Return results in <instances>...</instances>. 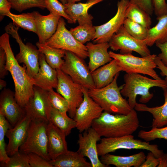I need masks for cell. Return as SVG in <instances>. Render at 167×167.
<instances>
[{
  "label": "cell",
  "instance_id": "25",
  "mask_svg": "<svg viewBox=\"0 0 167 167\" xmlns=\"http://www.w3.org/2000/svg\"><path fill=\"white\" fill-rule=\"evenodd\" d=\"M146 157L143 152L128 156H120L109 153L101 156L100 160L107 167L113 165L117 167H140L145 161Z\"/></svg>",
  "mask_w": 167,
  "mask_h": 167
},
{
  "label": "cell",
  "instance_id": "41",
  "mask_svg": "<svg viewBox=\"0 0 167 167\" xmlns=\"http://www.w3.org/2000/svg\"><path fill=\"white\" fill-rule=\"evenodd\" d=\"M27 154L30 167H53L49 161L37 154L30 152Z\"/></svg>",
  "mask_w": 167,
  "mask_h": 167
},
{
  "label": "cell",
  "instance_id": "37",
  "mask_svg": "<svg viewBox=\"0 0 167 167\" xmlns=\"http://www.w3.org/2000/svg\"><path fill=\"white\" fill-rule=\"evenodd\" d=\"M48 93L52 107L63 114L67 115L69 106L67 100L60 94L54 91L53 89L49 91Z\"/></svg>",
  "mask_w": 167,
  "mask_h": 167
},
{
  "label": "cell",
  "instance_id": "28",
  "mask_svg": "<svg viewBox=\"0 0 167 167\" xmlns=\"http://www.w3.org/2000/svg\"><path fill=\"white\" fill-rule=\"evenodd\" d=\"M157 24L148 29L146 38L143 41L148 46L156 42L163 43L167 41V15L156 19Z\"/></svg>",
  "mask_w": 167,
  "mask_h": 167
},
{
  "label": "cell",
  "instance_id": "44",
  "mask_svg": "<svg viewBox=\"0 0 167 167\" xmlns=\"http://www.w3.org/2000/svg\"><path fill=\"white\" fill-rule=\"evenodd\" d=\"M159 163V158L156 157L152 152L150 151L146 156L145 161L140 167H156L158 166Z\"/></svg>",
  "mask_w": 167,
  "mask_h": 167
},
{
  "label": "cell",
  "instance_id": "15",
  "mask_svg": "<svg viewBox=\"0 0 167 167\" xmlns=\"http://www.w3.org/2000/svg\"><path fill=\"white\" fill-rule=\"evenodd\" d=\"M130 0L118 1L117 10L115 15L106 23L99 26H94L95 35L92 40L95 43L109 42L114 34L123 25L126 18V10Z\"/></svg>",
  "mask_w": 167,
  "mask_h": 167
},
{
  "label": "cell",
  "instance_id": "29",
  "mask_svg": "<svg viewBox=\"0 0 167 167\" xmlns=\"http://www.w3.org/2000/svg\"><path fill=\"white\" fill-rule=\"evenodd\" d=\"M36 45L40 53L44 54L46 62L50 66L56 70L61 69L64 62L62 58L65 56V50L38 42L36 43Z\"/></svg>",
  "mask_w": 167,
  "mask_h": 167
},
{
  "label": "cell",
  "instance_id": "12",
  "mask_svg": "<svg viewBox=\"0 0 167 167\" xmlns=\"http://www.w3.org/2000/svg\"><path fill=\"white\" fill-rule=\"evenodd\" d=\"M109 43L112 50H119L121 54H132L134 51L142 57L151 54L148 46L144 41L136 39L131 35L123 25L113 35Z\"/></svg>",
  "mask_w": 167,
  "mask_h": 167
},
{
  "label": "cell",
  "instance_id": "45",
  "mask_svg": "<svg viewBox=\"0 0 167 167\" xmlns=\"http://www.w3.org/2000/svg\"><path fill=\"white\" fill-rule=\"evenodd\" d=\"M6 56L3 49L0 48V78L3 79L6 75L8 71L6 68Z\"/></svg>",
  "mask_w": 167,
  "mask_h": 167
},
{
  "label": "cell",
  "instance_id": "31",
  "mask_svg": "<svg viewBox=\"0 0 167 167\" xmlns=\"http://www.w3.org/2000/svg\"><path fill=\"white\" fill-rule=\"evenodd\" d=\"M126 17L148 29L151 28L152 22L150 15L134 4L129 2Z\"/></svg>",
  "mask_w": 167,
  "mask_h": 167
},
{
  "label": "cell",
  "instance_id": "38",
  "mask_svg": "<svg viewBox=\"0 0 167 167\" xmlns=\"http://www.w3.org/2000/svg\"><path fill=\"white\" fill-rule=\"evenodd\" d=\"M138 136L146 142H149L157 139L167 140V126L160 128H152L150 131H140Z\"/></svg>",
  "mask_w": 167,
  "mask_h": 167
},
{
  "label": "cell",
  "instance_id": "20",
  "mask_svg": "<svg viewBox=\"0 0 167 167\" xmlns=\"http://www.w3.org/2000/svg\"><path fill=\"white\" fill-rule=\"evenodd\" d=\"M39 61V70L32 78L34 85L48 91L53 88L56 89L58 83L57 70L48 64L44 54L41 53Z\"/></svg>",
  "mask_w": 167,
  "mask_h": 167
},
{
  "label": "cell",
  "instance_id": "42",
  "mask_svg": "<svg viewBox=\"0 0 167 167\" xmlns=\"http://www.w3.org/2000/svg\"><path fill=\"white\" fill-rule=\"evenodd\" d=\"M151 1L156 19L167 15V3L165 0H151Z\"/></svg>",
  "mask_w": 167,
  "mask_h": 167
},
{
  "label": "cell",
  "instance_id": "18",
  "mask_svg": "<svg viewBox=\"0 0 167 167\" xmlns=\"http://www.w3.org/2000/svg\"><path fill=\"white\" fill-rule=\"evenodd\" d=\"M31 121V119L26 115L13 128L11 127L7 131L6 136L9 141L6 150L9 156H12L18 152L24 142Z\"/></svg>",
  "mask_w": 167,
  "mask_h": 167
},
{
  "label": "cell",
  "instance_id": "36",
  "mask_svg": "<svg viewBox=\"0 0 167 167\" xmlns=\"http://www.w3.org/2000/svg\"><path fill=\"white\" fill-rule=\"evenodd\" d=\"M11 8L21 12L25 10L37 7L41 9L46 8L45 0H8Z\"/></svg>",
  "mask_w": 167,
  "mask_h": 167
},
{
  "label": "cell",
  "instance_id": "49",
  "mask_svg": "<svg viewBox=\"0 0 167 167\" xmlns=\"http://www.w3.org/2000/svg\"><path fill=\"white\" fill-rule=\"evenodd\" d=\"M159 159L158 167H167V154L165 153Z\"/></svg>",
  "mask_w": 167,
  "mask_h": 167
},
{
  "label": "cell",
  "instance_id": "17",
  "mask_svg": "<svg viewBox=\"0 0 167 167\" xmlns=\"http://www.w3.org/2000/svg\"><path fill=\"white\" fill-rule=\"evenodd\" d=\"M0 113L5 117L12 127L26 115L24 108L15 99V92L9 89L4 88L1 92Z\"/></svg>",
  "mask_w": 167,
  "mask_h": 167
},
{
  "label": "cell",
  "instance_id": "50",
  "mask_svg": "<svg viewBox=\"0 0 167 167\" xmlns=\"http://www.w3.org/2000/svg\"><path fill=\"white\" fill-rule=\"evenodd\" d=\"M6 81L2 79H0V89L2 90L5 88L6 86Z\"/></svg>",
  "mask_w": 167,
  "mask_h": 167
},
{
  "label": "cell",
  "instance_id": "9",
  "mask_svg": "<svg viewBox=\"0 0 167 167\" xmlns=\"http://www.w3.org/2000/svg\"><path fill=\"white\" fill-rule=\"evenodd\" d=\"M64 63L61 70L75 82L90 89L96 88L91 72L84 59L75 54L66 51Z\"/></svg>",
  "mask_w": 167,
  "mask_h": 167
},
{
  "label": "cell",
  "instance_id": "24",
  "mask_svg": "<svg viewBox=\"0 0 167 167\" xmlns=\"http://www.w3.org/2000/svg\"><path fill=\"white\" fill-rule=\"evenodd\" d=\"M122 71L121 67L114 59L95 70L91 73L96 88H101L109 85L115 75Z\"/></svg>",
  "mask_w": 167,
  "mask_h": 167
},
{
  "label": "cell",
  "instance_id": "2",
  "mask_svg": "<svg viewBox=\"0 0 167 167\" xmlns=\"http://www.w3.org/2000/svg\"><path fill=\"white\" fill-rule=\"evenodd\" d=\"M139 121L136 110L133 109L126 115L104 111L93 121L92 127L101 136L115 138L132 135L138 129Z\"/></svg>",
  "mask_w": 167,
  "mask_h": 167
},
{
  "label": "cell",
  "instance_id": "19",
  "mask_svg": "<svg viewBox=\"0 0 167 167\" xmlns=\"http://www.w3.org/2000/svg\"><path fill=\"white\" fill-rule=\"evenodd\" d=\"M32 12L35 21L38 42L45 44L55 32L59 20L61 17L53 13L44 15L37 11Z\"/></svg>",
  "mask_w": 167,
  "mask_h": 167
},
{
  "label": "cell",
  "instance_id": "34",
  "mask_svg": "<svg viewBox=\"0 0 167 167\" xmlns=\"http://www.w3.org/2000/svg\"><path fill=\"white\" fill-rule=\"evenodd\" d=\"M11 127L5 117L0 113V161L1 163H6L10 158L6 153L4 139L7 131Z\"/></svg>",
  "mask_w": 167,
  "mask_h": 167
},
{
  "label": "cell",
  "instance_id": "10",
  "mask_svg": "<svg viewBox=\"0 0 167 167\" xmlns=\"http://www.w3.org/2000/svg\"><path fill=\"white\" fill-rule=\"evenodd\" d=\"M45 44L55 48L71 52L83 59L88 57L86 46L74 38L66 28L65 20L61 17L55 32Z\"/></svg>",
  "mask_w": 167,
  "mask_h": 167
},
{
  "label": "cell",
  "instance_id": "47",
  "mask_svg": "<svg viewBox=\"0 0 167 167\" xmlns=\"http://www.w3.org/2000/svg\"><path fill=\"white\" fill-rule=\"evenodd\" d=\"M11 6L8 0H0V20H2L6 15L10 12Z\"/></svg>",
  "mask_w": 167,
  "mask_h": 167
},
{
  "label": "cell",
  "instance_id": "46",
  "mask_svg": "<svg viewBox=\"0 0 167 167\" xmlns=\"http://www.w3.org/2000/svg\"><path fill=\"white\" fill-rule=\"evenodd\" d=\"M156 45L161 51L157 57L167 67V41L163 43L156 42Z\"/></svg>",
  "mask_w": 167,
  "mask_h": 167
},
{
  "label": "cell",
  "instance_id": "30",
  "mask_svg": "<svg viewBox=\"0 0 167 167\" xmlns=\"http://www.w3.org/2000/svg\"><path fill=\"white\" fill-rule=\"evenodd\" d=\"M49 122L60 129L66 136L71 133L72 129L76 128V122L73 118L63 114L52 107Z\"/></svg>",
  "mask_w": 167,
  "mask_h": 167
},
{
  "label": "cell",
  "instance_id": "1",
  "mask_svg": "<svg viewBox=\"0 0 167 167\" xmlns=\"http://www.w3.org/2000/svg\"><path fill=\"white\" fill-rule=\"evenodd\" d=\"M0 48L3 49L6 53V68L14 82L15 99L24 108L34 94L32 79L27 74L25 65L21 66L14 56L10 44L9 35L6 32L0 36Z\"/></svg>",
  "mask_w": 167,
  "mask_h": 167
},
{
  "label": "cell",
  "instance_id": "22",
  "mask_svg": "<svg viewBox=\"0 0 167 167\" xmlns=\"http://www.w3.org/2000/svg\"><path fill=\"white\" fill-rule=\"evenodd\" d=\"M86 46L89 59L88 67L91 73L112 60L108 51L110 47L108 42L97 43L89 42Z\"/></svg>",
  "mask_w": 167,
  "mask_h": 167
},
{
  "label": "cell",
  "instance_id": "5",
  "mask_svg": "<svg viewBox=\"0 0 167 167\" xmlns=\"http://www.w3.org/2000/svg\"><path fill=\"white\" fill-rule=\"evenodd\" d=\"M137 149L147 150L152 152L155 156L161 157L164 154L155 144H150L149 142L135 139L132 135L115 138L104 137L97 144L99 156L113 152L119 149Z\"/></svg>",
  "mask_w": 167,
  "mask_h": 167
},
{
  "label": "cell",
  "instance_id": "48",
  "mask_svg": "<svg viewBox=\"0 0 167 167\" xmlns=\"http://www.w3.org/2000/svg\"><path fill=\"white\" fill-rule=\"evenodd\" d=\"M155 62L157 65V67L161 71V75L162 76H166L165 80L167 82V67L163 64L157 56L155 58Z\"/></svg>",
  "mask_w": 167,
  "mask_h": 167
},
{
  "label": "cell",
  "instance_id": "14",
  "mask_svg": "<svg viewBox=\"0 0 167 167\" xmlns=\"http://www.w3.org/2000/svg\"><path fill=\"white\" fill-rule=\"evenodd\" d=\"M33 90V96L24 107L26 115L32 120L48 123L52 108L48 91L34 85Z\"/></svg>",
  "mask_w": 167,
  "mask_h": 167
},
{
  "label": "cell",
  "instance_id": "33",
  "mask_svg": "<svg viewBox=\"0 0 167 167\" xmlns=\"http://www.w3.org/2000/svg\"><path fill=\"white\" fill-rule=\"evenodd\" d=\"M74 38L80 43L84 44L93 39L96 29L92 24L79 25L70 30Z\"/></svg>",
  "mask_w": 167,
  "mask_h": 167
},
{
  "label": "cell",
  "instance_id": "43",
  "mask_svg": "<svg viewBox=\"0 0 167 167\" xmlns=\"http://www.w3.org/2000/svg\"><path fill=\"white\" fill-rule=\"evenodd\" d=\"M130 2L136 5L150 15L154 12L151 0H130Z\"/></svg>",
  "mask_w": 167,
  "mask_h": 167
},
{
  "label": "cell",
  "instance_id": "6",
  "mask_svg": "<svg viewBox=\"0 0 167 167\" xmlns=\"http://www.w3.org/2000/svg\"><path fill=\"white\" fill-rule=\"evenodd\" d=\"M109 53L110 57L121 67L122 71L126 73L147 75L154 79H161L154 70L157 67L155 62L156 55L139 57L131 54H117L111 51Z\"/></svg>",
  "mask_w": 167,
  "mask_h": 167
},
{
  "label": "cell",
  "instance_id": "13",
  "mask_svg": "<svg viewBox=\"0 0 167 167\" xmlns=\"http://www.w3.org/2000/svg\"><path fill=\"white\" fill-rule=\"evenodd\" d=\"M88 90L83 87V100L77 109L73 118L76 122V128L80 133L91 127L94 120L99 118L104 111L89 96Z\"/></svg>",
  "mask_w": 167,
  "mask_h": 167
},
{
  "label": "cell",
  "instance_id": "4",
  "mask_svg": "<svg viewBox=\"0 0 167 167\" xmlns=\"http://www.w3.org/2000/svg\"><path fill=\"white\" fill-rule=\"evenodd\" d=\"M119 75L118 73L111 83L101 88L88 90L89 96L96 102L104 111L110 113L126 115L133 109L127 101L124 98L121 93L122 85L118 87L117 80Z\"/></svg>",
  "mask_w": 167,
  "mask_h": 167
},
{
  "label": "cell",
  "instance_id": "26",
  "mask_svg": "<svg viewBox=\"0 0 167 167\" xmlns=\"http://www.w3.org/2000/svg\"><path fill=\"white\" fill-rule=\"evenodd\" d=\"M163 90L165 102L162 105L150 107L144 104L137 103L134 108L136 111L148 112L152 115V128H160L167 125V88Z\"/></svg>",
  "mask_w": 167,
  "mask_h": 167
},
{
  "label": "cell",
  "instance_id": "11",
  "mask_svg": "<svg viewBox=\"0 0 167 167\" xmlns=\"http://www.w3.org/2000/svg\"><path fill=\"white\" fill-rule=\"evenodd\" d=\"M58 80L57 92L68 102L69 116L73 118L77 108L84 99L83 86L74 81L61 69H57Z\"/></svg>",
  "mask_w": 167,
  "mask_h": 167
},
{
  "label": "cell",
  "instance_id": "39",
  "mask_svg": "<svg viewBox=\"0 0 167 167\" xmlns=\"http://www.w3.org/2000/svg\"><path fill=\"white\" fill-rule=\"evenodd\" d=\"M0 166L4 167H30L27 154L19 150L10 156L6 163H1Z\"/></svg>",
  "mask_w": 167,
  "mask_h": 167
},
{
  "label": "cell",
  "instance_id": "40",
  "mask_svg": "<svg viewBox=\"0 0 167 167\" xmlns=\"http://www.w3.org/2000/svg\"><path fill=\"white\" fill-rule=\"evenodd\" d=\"M46 8L50 13L56 14L65 19L69 24H74V21L66 11L64 4L58 0H45Z\"/></svg>",
  "mask_w": 167,
  "mask_h": 167
},
{
  "label": "cell",
  "instance_id": "8",
  "mask_svg": "<svg viewBox=\"0 0 167 167\" xmlns=\"http://www.w3.org/2000/svg\"><path fill=\"white\" fill-rule=\"evenodd\" d=\"M48 123L32 120L27 138L19 150L26 154L30 152L37 154L47 160L50 161L47 153V126Z\"/></svg>",
  "mask_w": 167,
  "mask_h": 167
},
{
  "label": "cell",
  "instance_id": "23",
  "mask_svg": "<svg viewBox=\"0 0 167 167\" xmlns=\"http://www.w3.org/2000/svg\"><path fill=\"white\" fill-rule=\"evenodd\" d=\"M106 0H88L85 3H67L64 4L67 14L72 19L74 23L79 24H92L93 18L89 14L88 11L93 5Z\"/></svg>",
  "mask_w": 167,
  "mask_h": 167
},
{
  "label": "cell",
  "instance_id": "27",
  "mask_svg": "<svg viewBox=\"0 0 167 167\" xmlns=\"http://www.w3.org/2000/svg\"><path fill=\"white\" fill-rule=\"evenodd\" d=\"M49 162L53 167H92L91 163L77 151L68 150Z\"/></svg>",
  "mask_w": 167,
  "mask_h": 167
},
{
  "label": "cell",
  "instance_id": "32",
  "mask_svg": "<svg viewBox=\"0 0 167 167\" xmlns=\"http://www.w3.org/2000/svg\"><path fill=\"white\" fill-rule=\"evenodd\" d=\"M6 16L10 18L16 26L36 34V23L32 12L15 15L10 12Z\"/></svg>",
  "mask_w": 167,
  "mask_h": 167
},
{
  "label": "cell",
  "instance_id": "21",
  "mask_svg": "<svg viewBox=\"0 0 167 167\" xmlns=\"http://www.w3.org/2000/svg\"><path fill=\"white\" fill-rule=\"evenodd\" d=\"M47 153L51 161L66 152L68 150L66 139V136L60 129L49 122L47 125Z\"/></svg>",
  "mask_w": 167,
  "mask_h": 167
},
{
  "label": "cell",
  "instance_id": "35",
  "mask_svg": "<svg viewBox=\"0 0 167 167\" xmlns=\"http://www.w3.org/2000/svg\"><path fill=\"white\" fill-rule=\"evenodd\" d=\"M123 25L126 31L135 38L143 41L146 38L148 28L127 18L124 20Z\"/></svg>",
  "mask_w": 167,
  "mask_h": 167
},
{
  "label": "cell",
  "instance_id": "7",
  "mask_svg": "<svg viewBox=\"0 0 167 167\" xmlns=\"http://www.w3.org/2000/svg\"><path fill=\"white\" fill-rule=\"evenodd\" d=\"M19 27L10 23L5 27L6 32L10 35L18 44L19 52L15 58L19 64L23 63L26 68V72L32 78L37 73L40 67L39 55L40 52L38 49L30 43H24L18 33Z\"/></svg>",
  "mask_w": 167,
  "mask_h": 167
},
{
  "label": "cell",
  "instance_id": "52",
  "mask_svg": "<svg viewBox=\"0 0 167 167\" xmlns=\"http://www.w3.org/2000/svg\"><path fill=\"white\" fill-rule=\"evenodd\" d=\"M63 4H65L67 3L66 0H59Z\"/></svg>",
  "mask_w": 167,
  "mask_h": 167
},
{
  "label": "cell",
  "instance_id": "3",
  "mask_svg": "<svg viewBox=\"0 0 167 167\" xmlns=\"http://www.w3.org/2000/svg\"><path fill=\"white\" fill-rule=\"evenodd\" d=\"M123 78L125 84L122 85L121 93L122 96L128 98V103L133 109L137 103L136 98L138 95L141 96L139 102L145 104L153 97V94L149 92L151 88H167V82L165 79H151L137 73H126Z\"/></svg>",
  "mask_w": 167,
  "mask_h": 167
},
{
  "label": "cell",
  "instance_id": "16",
  "mask_svg": "<svg viewBox=\"0 0 167 167\" xmlns=\"http://www.w3.org/2000/svg\"><path fill=\"white\" fill-rule=\"evenodd\" d=\"M101 136L92 127L78 135L77 152L84 157L88 158L92 167H107L99 158L97 143L101 139Z\"/></svg>",
  "mask_w": 167,
  "mask_h": 167
},
{
  "label": "cell",
  "instance_id": "51",
  "mask_svg": "<svg viewBox=\"0 0 167 167\" xmlns=\"http://www.w3.org/2000/svg\"><path fill=\"white\" fill-rule=\"evenodd\" d=\"M81 0H66L67 3H74L79 2Z\"/></svg>",
  "mask_w": 167,
  "mask_h": 167
}]
</instances>
